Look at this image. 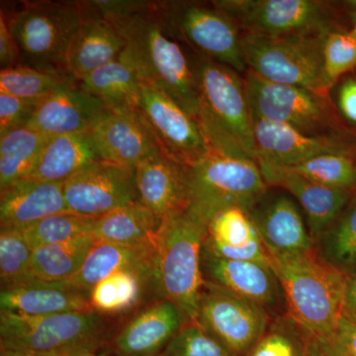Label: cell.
Segmentation results:
<instances>
[{"label": "cell", "instance_id": "cell-30", "mask_svg": "<svg viewBox=\"0 0 356 356\" xmlns=\"http://www.w3.org/2000/svg\"><path fill=\"white\" fill-rule=\"evenodd\" d=\"M161 222L140 202L93 218L90 236L96 242L140 245L156 243Z\"/></svg>", "mask_w": 356, "mask_h": 356}, {"label": "cell", "instance_id": "cell-18", "mask_svg": "<svg viewBox=\"0 0 356 356\" xmlns=\"http://www.w3.org/2000/svg\"><path fill=\"white\" fill-rule=\"evenodd\" d=\"M103 161L135 168L161 151L156 136L140 110L110 111L91 129Z\"/></svg>", "mask_w": 356, "mask_h": 356}, {"label": "cell", "instance_id": "cell-11", "mask_svg": "<svg viewBox=\"0 0 356 356\" xmlns=\"http://www.w3.org/2000/svg\"><path fill=\"white\" fill-rule=\"evenodd\" d=\"M173 31L192 51L245 74L242 31L213 1H161Z\"/></svg>", "mask_w": 356, "mask_h": 356}, {"label": "cell", "instance_id": "cell-34", "mask_svg": "<svg viewBox=\"0 0 356 356\" xmlns=\"http://www.w3.org/2000/svg\"><path fill=\"white\" fill-rule=\"evenodd\" d=\"M321 259L344 275L356 271V191L337 219L316 238Z\"/></svg>", "mask_w": 356, "mask_h": 356}, {"label": "cell", "instance_id": "cell-4", "mask_svg": "<svg viewBox=\"0 0 356 356\" xmlns=\"http://www.w3.org/2000/svg\"><path fill=\"white\" fill-rule=\"evenodd\" d=\"M206 235L207 222L189 208L163 222L156 234L154 293L177 307L184 325L195 322L197 314Z\"/></svg>", "mask_w": 356, "mask_h": 356}, {"label": "cell", "instance_id": "cell-10", "mask_svg": "<svg viewBox=\"0 0 356 356\" xmlns=\"http://www.w3.org/2000/svg\"><path fill=\"white\" fill-rule=\"evenodd\" d=\"M245 83L252 118L282 124L313 137L351 135L337 119L327 95L271 83L250 70Z\"/></svg>", "mask_w": 356, "mask_h": 356}, {"label": "cell", "instance_id": "cell-24", "mask_svg": "<svg viewBox=\"0 0 356 356\" xmlns=\"http://www.w3.org/2000/svg\"><path fill=\"white\" fill-rule=\"evenodd\" d=\"M184 325L177 307L158 300L131 321L117 334L113 348L117 356H161Z\"/></svg>", "mask_w": 356, "mask_h": 356}, {"label": "cell", "instance_id": "cell-28", "mask_svg": "<svg viewBox=\"0 0 356 356\" xmlns=\"http://www.w3.org/2000/svg\"><path fill=\"white\" fill-rule=\"evenodd\" d=\"M100 161L103 159L90 132L50 136L36 165L25 179L65 182Z\"/></svg>", "mask_w": 356, "mask_h": 356}, {"label": "cell", "instance_id": "cell-26", "mask_svg": "<svg viewBox=\"0 0 356 356\" xmlns=\"http://www.w3.org/2000/svg\"><path fill=\"white\" fill-rule=\"evenodd\" d=\"M203 248L222 259L270 264L250 213L240 207L226 208L211 218Z\"/></svg>", "mask_w": 356, "mask_h": 356}, {"label": "cell", "instance_id": "cell-21", "mask_svg": "<svg viewBox=\"0 0 356 356\" xmlns=\"http://www.w3.org/2000/svg\"><path fill=\"white\" fill-rule=\"evenodd\" d=\"M83 21L74 35L65 60L67 76L76 83L90 72L118 60L125 41L92 1L81 2Z\"/></svg>", "mask_w": 356, "mask_h": 356}, {"label": "cell", "instance_id": "cell-44", "mask_svg": "<svg viewBox=\"0 0 356 356\" xmlns=\"http://www.w3.org/2000/svg\"><path fill=\"white\" fill-rule=\"evenodd\" d=\"M322 344L325 356H356V322L343 316L337 329Z\"/></svg>", "mask_w": 356, "mask_h": 356}, {"label": "cell", "instance_id": "cell-32", "mask_svg": "<svg viewBox=\"0 0 356 356\" xmlns=\"http://www.w3.org/2000/svg\"><path fill=\"white\" fill-rule=\"evenodd\" d=\"M49 138L50 136L29 127L0 137V191L30 175Z\"/></svg>", "mask_w": 356, "mask_h": 356}, {"label": "cell", "instance_id": "cell-7", "mask_svg": "<svg viewBox=\"0 0 356 356\" xmlns=\"http://www.w3.org/2000/svg\"><path fill=\"white\" fill-rule=\"evenodd\" d=\"M242 32L267 36H327L344 25L343 4L321 0H216Z\"/></svg>", "mask_w": 356, "mask_h": 356}, {"label": "cell", "instance_id": "cell-3", "mask_svg": "<svg viewBox=\"0 0 356 356\" xmlns=\"http://www.w3.org/2000/svg\"><path fill=\"white\" fill-rule=\"evenodd\" d=\"M280 280L287 313L325 341L343 316L346 275L315 252L268 254Z\"/></svg>", "mask_w": 356, "mask_h": 356}, {"label": "cell", "instance_id": "cell-40", "mask_svg": "<svg viewBox=\"0 0 356 356\" xmlns=\"http://www.w3.org/2000/svg\"><path fill=\"white\" fill-rule=\"evenodd\" d=\"M323 70L327 89L356 70V39L348 30L329 33L323 44Z\"/></svg>", "mask_w": 356, "mask_h": 356}, {"label": "cell", "instance_id": "cell-46", "mask_svg": "<svg viewBox=\"0 0 356 356\" xmlns=\"http://www.w3.org/2000/svg\"><path fill=\"white\" fill-rule=\"evenodd\" d=\"M343 316L356 322V271L346 276Z\"/></svg>", "mask_w": 356, "mask_h": 356}, {"label": "cell", "instance_id": "cell-23", "mask_svg": "<svg viewBox=\"0 0 356 356\" xmlns=\"http://www.w3.org/2000/svg\"><path fill=\"white\" fill-rule=\"evenodd\" d=\"M0 308L1 312L28 317L93 311L88 293L77 289L67 281L51 282L38 280L2 288Z\"/></svg>", "mask_w": 356, "mask_h": 356}, {"label": "cell", "instance_id": "cell-5", "mask_svg": "<svg viewBox=\"0 0 356 356\" xmlns=\"http://www.w3.org/2000/svg\"><path fill=\"white\" fill-rule=\"evenodd\" d=\"M83 13L81 2L22 1L0 15L17 44L20 65L70 79L65 60Z\"/></svg>", "mask_w": 356, "mask_h": 356}, {"label": "cell", "instance_id": "cell-41", "mask_svg": "<svg viewBox=\"0 0 356 356\" xmlns=\"http://www.w3.org/2000/svg\"><path fill=\"white\" fill-rule=\"evenodd\" d=\"M161 356H232L197 323L182 325Z\"/></svg>", "mask_w": 356, "mask_h": 356}, {"label": "cell", "instance_id": "cell-27", "mask_svg": "<svg viewBox=\"0 0 356 356\" xmlns=\"http://www.w3.org/2000/svg\"><path fill=\"white\" fill-rule=\"evenodd\" d=\"M122 270L137 271L153 282L156 277V243L140 245L96 242L79 273L67 281L86 293L100 281Z\"/></svg>", "mask_w": 356, "mask_h": 356}, {"label": "cell", "instance_id": "cell-39", "mask_svg": "<svg viewBox=\"0 0 356 356\" xmlns=\"http://www.w3.org/2000/svg\"><path fill=\"white\" fill-rule=\"evenodd\" d=\"M33 248L18 229L0 232V276L3 287L16 286L35 280L31 270Z\"/></svg>", "mask_w": 356, "mask_h": 356}, {"label": "cell", "instance_id": "cell-9", "mask_svg": "<svg viewBox=\"0 0 356 356\" xmlns=\"http://www.w3.org/2000/svg\"><path fill=\"white\" fill-rule=\"evenodd\" d=\"M327 36H267L242 32L248 70L271 83L300 86L327 95L323 70Z\"/></svg>", "mask_w": 356, "mask_h": 356}, {"label": "cell", "instance_id": "cell-16", "mask_svg": "<svg viewBox=\"0 0 356 356\" xmlns=\"http://www.w3.org/2000/svg\"><path fill=\"white\" fill-rule=\"evenodd\" d=\"M252 119L259 165L292 168L325 154H348L356 158L355 136L313 137L282 124Z\"/></svg>", "mask_w": 356, "mask_h": 356}, {"label": "cell", "instance_id": "cell-17", "mask_svg": "<svg viewBox=\"0 0 356 356\" xmlns=\"http://www.w3.org/2000/svg\"><path fill=\"white\" fill-rule=\"evenodd\" d=\"M248 213L268 254H294L314 250L303 211L283 189L269 186Z\"/></svg>", "mask_w": 356, "mask_h": 356}, {"label": "cell", "instance_id": "cell-38", "mask_svg": "<svg viewBox=\"0 0 356 356\" xmlns=\"http://www.w3.org/2000/svg\"><path fill=\"white\" fill-rule=\"evenodd\" d=\"M93 218L67 212L53 215L20 229L34 248L69 242L79 236H90Z\"/></svg>", "mask_w": 356, "mask_h": 356}, {"label": "cell", "instance_id": "cell-19", "mask_svg": "<svg viewBox=\"0 0 356 356\" xmlns=\"http://www.w3.org/2000/svg\"><path fill=\"white\" fill-rule=\"evenodd\" d=\"M135 180L139 202L161 224L191 206L186 166L161 151L136 166Z\"/></svg>", "mask_w": 356, "mask_h": 356}, {"label": "cell", "instance_id": "cell-25", "mask_svg": "<svg viewBox=\"0 0 356 356\" xmlns=\"http://www.w3.org/2000/svg\"><path fill=\"white\" fill-rule=\"evenodd\" d=\"M70 212L65 202L64 182L22 179L1 191V228L22 229L44 218Z\"/></svg>", "mask_w": 356, "mask_h": 356}, {"label": "cell", "instance_id": "cell-36", "mask_svg": "<svg viewBox=\"0 0 356 356\" xmlns=\"http://www.w3.org/2000/svg\"><path fill=\"white\" fill-rule=\"evenodd\" d=\"M70 83H76L67 77L49 74L24 65H17L0 72V92L28 102H43L58 89Z\"/></svg>", "mask_w": 356, "mask_h": 356}, {"label": "cell", "instance_id": "cell-1", "mask_svg": "<svg viewBox=\"0 0 356 356\" xmlns=\"http://www.w3.org/2000/svg\"><path fill=\"white\" fill-rule=\"evenodd\" d=\"M125 41L119 60L198 121L200 102L188 51L166 19L161 1H92Z\"/></svg>", "mask_w": 356, "mask_h": 356}, {"label": "cell", "instance_id": "cell-13", "mask_svg": "<svg viewBox=\"0 0 356 356\" xmlns=\"http://www.w3.org/2000/svg\"><path fill=\"white\" fill-rule=\"evenodd\" d=\"M140 110L166 156L184 166L196 165L212 149L199 122L163 89L143 83Z\"/></svg>", "mask_w": 356, "mask_h": 356}, {"label": "cell", "instance_id": "cell-2", "mask_svg": "<svg viewBox=\"0 0 356 356\" xmlns=\"http://www.w3.org/2000/svg\"><path fill=\"white\" fill-rule=\"evenodd\" d=\"M186 49L200 102L198 122L211 149L224 156L257 161L254 119L245 74Z\"/></svg>", "mask_w": 356, "mask_h": 356}, {"label": "cell", "instance_id": "cell-45", "mask_svg": "<svg viewBox=\"0 0 356 356\" xmlns=\"http://www.w3.org/2000/svg\"><path fill=\"white\" fill-rule=\"evenodd\" d=\"M0 65L1 70L20 65L19 51L9 31L6 19L0 15Z\"/></svg>", "mask_w": 356, "mask_h": 356}, {"label": "cell", "instance_id": "cell-12", "mask_svg": "<svg viewBox=\"0 0 356 356\" xmlns=\"http://www.w3.org/2000/svg\"><path fill=\"white\" fill-rule=\"evenodd\" d=\"M273 318L257 304L204 281L195 323L232 356H248Z\"/></svg>", "mask_w": 356, "mask_h": 356}, {"label": "cell", "instance_id": "cell-33", "mask_svg": "<svg viewBox=\"0 0 356 356\" xmlns=\"http://www.w3.org/2000/svg\"><path fill=\"white\" fill-rule=\"evenodd\" d=\"M95 243L91 236L69 242L42 245L33 250L32 275L35 280L64 282L74 277Z\"/></svg>", "mask_w": 356, "mask_h": 356}, {"label": "cell", "instance_id": "cell-15", "mask_svg": "<svg viewBox=\"0 0 356 356\" xmlns=\"http://www.w3.org/2000/svg\"><path fill=\"white\" fill-rule=\"evenodd\" d=\"M203 280L264 309L273 318L287 313L280 280L271 264L222 259L202 248Z\"/></svg>", "mask_w": 356, "mask_h": 356}, {"label": "cell", "instance_id": "cell-47", "mask_svg": "<svg viewBox=\"0 0 356 356\" xmlns=\"http://www.w3.org/2000/svg\"><path fill=\"white\" fill-rule=\"evenodd\" d=\"M343 7L351 23L348 31L356 39V1L343 2Z\"/></svg>", "mask_w": 356, "mask_h": 356}, {"label": "cell", "instance_id": "cell-50", "mask_svg": "<svg viewBox=\"0 0 356 356\" xmlns=\"http://www.w3.org/2000/svg\"><path fill=\"white\" fill-rule=\"evenodd\" d=\"M356 159V158H355Z\"/></svg>", "mask_w": 356, "mask_h": 356}, {"label": "cell", "instance_id": "cell-22", "mask_svg": "<svg viewBox=\"0 0 356 356\" xmlns=\"http://www.w3.org/2000/svg\"><path fill=\"white\" fill-rule=\"evenodd\" d=\"M111 110L76 83H70L39 103L27 127L48 136L90 132Z\"/></svg>", "mask_w": 356, "mask_h": 356}, {"label": "cell", "instance_id": "cell-43", "mask_svg": "<svg viewBox=\"0 0 356 356\" xmlns=\"http://www.w3.org/2000/svg\"><path fill=\"white\" fill-rule=\"evenodd\" d=\"M38 104L0 92V137L27 127Z\"/></svg>", "mask_w": 356, "mask_h": 356}, {"label": "cell", "instance_id": "cell-42", "mask_svg": "<svg viewBox=\"0 0 356 356\" xmlns=\"http://www.w3.org/2000/svg\"><path fill=\"white\" fill-rule=\"evenodd\" d=\"M327 96L343 127L356 137V70L332 84Z\"/></svg>", "mask_w": 356, "mask_h": 356}, {"label": "cell", "instance_id": "cell-31", "mask_svg": "<svg viewBox=\"0 0 356 356\" xmlns=\"http://www.w3.org/2000/svg\"><path fill=\"white\" fill-rule=\"evenodd\" d=\"M248 356H325L322 341L289 314L273 318Z\"/></svg>", "mask_w": 356, "mask_h": 356}, {"label": "cell", "instance_id": "cell-35", "mask_svg": "<svg viewBox=\"0 0 356 356\" xmlns=\"http://www.w3.org/2000/svg\"><path fill=\"white\" fill-rule=\"evenodd\" d=\"M154 290L153 282L137 271L122 270L100 281L89 293L93 311L117 314L137 305L145 287Z\"/></svg>", "mask_w": 356, "mask_h": 356}, {"label": "cell", "instance_id": "cell-37", "mask_svg": "<svg viewBox=\"0 0 356 356\" xmlns=\"http://www.w3.org/2000/svg\"><path fill=\"white\" fill-rule=\"evenodd\" d=\"M287 170L325 186L356 191V159L353 154H325Z\"/></svg>", "mask_w": 356, "mask_h": 356}, {"label": "cell", "instance_id": "cell-6", "mask_svg": "<svg viewBox=\"0 0 356 356\" xmlns=\"http://www.w3.org/2000/svg\"><path fill=\"white\" fill-rule=\"evenodd\" d=\"M106 327L95 311L70 312L43 317H28L1 312V350L32 351L70 356L77 351L98 350Z\"/></svg>", "mask_w": 356, "mask_h": 356}, {"label": "cell", "instance_id": "cell-8", "mask_svg": "<svg viewBox=\"0 0 356 356\" xmlns=\"http://www.w3.org/2000/svg\"><path fill=\"white\" fill-rule=\"evenodd\" d=\"M189 209L209 222L217 212L240 207L250 211L268 191L254 159L212 152L196 165L186 166Z\"/></svg>", "mask_w": 356, "mask_h": 356}, {"label": "cell", "instance_id": "cell-14", "mask_svg": "<svg viewBox=\"0 0 356 356\" xmlns=\"http://www.w3.org/2000/svg\"><path fill=\"white\" fill-rule=\"evenodd\" d=\"M64 195L70 212L90 218L139 202L135 168L96 161L65 180Z\"/></svg>", "mask_w": 356, "mask_h": 356}, {"label": "cell", "instance_id": "cell-20", "mask_svg": "<svg viewBox=\"0 0 356 356\" xmlns=\"http://www.w3.org/2000/svg\"><path fill=\"white\" fill-rule=\"evenodd\" d=\"M259 166L268 186L283 189L299 204L313 242L341 214L355 192L317 184L287 168Z\"/></svg>", "mask_w": 356, "mask_h": 356}, {"label": "cell", "instance_id": "cell-48", "mask_svg": "<svg viewBox=\"0 0 356 356\" xmlns=\"http://www.w3.org/2000/svg\"><path fill=\"white\" fill-rule=\"evenodd\" d=\"M0 356H53L43 355V353H32V351L15 350H1Z\"/></svg>", "mask_w": 356, "mask_h": 356}, {"label": "cell", "instance_id": "cell-29", "mask_svg": "<svg viewBox=\"0 0 356 356\" xmlns=\"http://www.w3.org/2000/svg\"><path fill=\"white\" fill-rule=\"evenodd\" d=\"M77 86L102 100L111 111L140 109L142 79L119 58L90 72Z\"/></svg>", "mask_w": 356, "mask_h": 356}, {"label": "cell", "instance_id": "cell-49", "mask_svg": "<svg viewBox=\"0 0 356 356\" xmlns=\"http://www.w3.org/2000/svg\"><path fill=\"white\" fill-rule=\"evenodd\" d=\"M70 356H108L105 353H98V350H86L77 351L76 353H72Z\"/></svg>", "mask_w": 356, "mask_h": 356}]
</instances>
